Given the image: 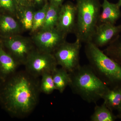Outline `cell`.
Returning <instances> with one entry per match:
<instances>
[{
    "label": "cell",
    "mask_w": 121,
    "mask_h": 121,
    "mask_svg": "<svg viewBox=\"0 0 121 121\" xmlns=\"http://www.w3.org/2000/svg\"><path fill=\"white\" fill-rule=\"evenodd\" d=\"M38 78L25 70L17 72L3 81L0 88V103L3 109L19 118L32 112L39 103L40 93Z\"/></svg>",
    "instance_id": "obj_1"
},
{
    "label": "cell",
    "mask_w": 121,
    "mask_h": 121,
    "mask_svg": "<svg viewBox=\"0 0 121 121\" xmlns=\"http://www.w3.org/2000/svg\"><path fill=\"white\" fill-rule=\"evenodd\" d=\"M69 73L70 82L69 86L72 93L88 103L96 104L109 89L89 65H80Z\"/></svg>",
    "instance_id": "obj_2"
},
{
    "label": "cell",
    "mask_w": 121,
    "mask_h": 121,
    "mask_svg": "<svg viewBox=\"0 0 121 121\" xmlns=\"http://www.w3.org/2000/svg\"><path fill=\"white\" fill-rule=\"evenodd\" d=\"M84 52L89 66L110 88L121 87V65L91 42L85 43Z\"/></svg>",
    "instance_id": "obj_3"
},
{
    "label": "cell",
    "mask_w": 121,
    "mask_h": 121,
    "mask_svg": "<svg viewBox=\"0 0 121 121\" xmlns=\"http://www.w3.org/2000/svg\"><path fill=\"white\" fill-rule=\"evenodd\" d=\"M76 23L74 33L84 43L91 42L98 23L101 4L99 0H76Z\"/></svg>",
    "instance_id": "obj_4"
},
{
    "label": "cell",
    "mask_w": 121,
    "mask_h": 121,
    "mask_svg": "<svg viewBox=\"0 0 121 121\" xmlns=\"http://www.w3.org/2000/svg\"><path fill=\"white\" fill-rule=\"evenodd\" d=\"M25 70L39 78L45 73H52L58 64L54 54L41 51L37 48L31 54L24 65Z\"/></svg>",
    "instance_id": "obj_5"
},
{
    "label": "cell",
    "mask_w": 121,
    "mask_h": 121,
    "mask_svg": "<svg viewBox=\"0 0 121 121\" xmlns=\"http://www.w3.org/2000/svg\"><path fill=\"white\" fill-rule=\"evenodd\" d=\"M82 43L76 39L73 43L66 41L62 44L53 53L58 65L69 73L79 67Z\"/></svg>",
    "instance_id": "obj_6"
},
{
    "label": "cell",
    "mask_w": 121,
    "mask_h": 121,
    "mask_svg": "<svg viewBox=\"0 0 121 121\" xmlns=\"http://www.w3.org/2000/svg\"><path fill=\"white\" fill-rule=\"evenodd\" d=\"M2 44L8 52L21 65H24L31 54L36 49L31 38L20 35L4 38Z\"/></svg>",
    "instance_id": "obj_7"
},
{
    "label": "cell",
    "mask_w": 121,
    "mask_h": 121,
    "mask_svg": "<svg viewBox=\"0 0 121 121\" xmlns=\"http://www.w3.org/2000/svg\"><path fill=\"white\" fill-rule=\"evenodd\" d=\"M32 35L31 39L37 50L52 54L66 41L67 36L56 28L41 29Z\"/></svg>",
    "instance_id": "obj_8"
},
{
    "label": "cell",
    "mask_w": 121,
    "mask_h": 121,
    "mask_svg": "<svg viewBox=\"0 0 121 121\" xmlns=\"http://www.w3.org/2000/svg\"><path fill=\"white\" fill-rule=\"evenodd\" d=\"M76 8L75 4L70 1L60 7L56 29L67 36L74 33L76 23Z\"/></svg>",
    "instance_id": "obj_9"
},
{
    "label": "cell",
    "mask_w": 121,
    "mask_h": 121,
    "mask_svg": "<svg viewBox=\"0 0 121 121\" xmlns=\"http://www.w3.org/2000/svg\"><path fill=\"white\" fill-rule=\"evenodd\" d=\"M121 31V25L115 26L109 23L98 24L91 42L99 48L109 45L118 36Z\"/></svg>",
    "instance_id": "obj_10"
},
{
    "label": "cell",
    "mask_w": 121,
    "mask_h": 121,
    "mask_svg": "<svg viewBox=\"0 0 121 121\" xmlns=\"http://www.w3.org/2000/svg\"><path fill=\"white\" fill-rule=\"evenodd\" d=\"M20 65L0 44V78L1 80L3 82L14 74Z\"/></svg>",
    "instance_id": "obj_11"
},
{
    "label": "cell",
    "mask_w": 121,
    "mask_h": 121,
    "mask_svg": "<svg viewBox=\"0 0 121 121\" xmlns=\"http://www.w3.org/2000/svg\"><path fill=\"white\" fill-rule=\"evenodd\" d=\"M15 17L7 13L0 14V35L4 38L20 35L23 30Z\"/></svg>",
    "instance_id": "obj_12"
},
{
    "label": "cell",
    "mask_w": 121,
    "mask_h": 121,
    "mask_svg": "<svg viewBox=\"0 0 121 121\" xmlns=\"http://www.w3.org/2000/svg\"><path fill=\"white\" fill-rule=\"evenodd\" d=\"M120 8L117 4H113L108 0H103L98 24L106 23L114 25L121 17Z\"/></svg>",
    "instance_id": "obj_13"
},
{
    "label": "cell",
    "mask_w": 121,
    "mask_h": 121,
    "mask_svg": "<svg viewBox=\"0 0 121 121\" xmlns=\"http://www.w3.org/2000/svg\"><path fill=\"white\" fill-rule=\"evenodd\" d=\"M35 11L33 6H23L17 4V17L23 30L31 31Z\"/></svg>",
    "instance_id": "obj_14"
},
{
    "label": "cell",
    "mask_w": 121,
    "mask_h": 121,
    "mask_svg": "<svg viewBox=\"0 0 121 121\" xmlns=\"http://www.w3.org/2000/svg\"><path fill=\"white\" fill-rule=\"evenodd\" d=\"M102 99L103 103L111 111L117 110L121 103V87L109 88Z\"/></svg>",
    "instance_id": "obj_15"
},
{
    "label": "cell",
    "mask_w": 121,
    "mask_h": 121,
    "mask_svg": "<svg viewBox=\"0 0 121 121\" xmlns=\"http://www.w3.org/2000/svg\"><path fill=\"white\" fill-rule=\"evenodd\" d=\"M52 74L56 90L59 91L60 93H62L70 84V74L62 67L56 68Z\"/></svg>",
    "instance_id": "obj_16"
},
{
    "label": "cell",
    "mask_w": 121,
    "mask_h": 121,
    "mask_svg": "<svg viewBox=\"0 0 121 121\" xmlns=\"http://www.w3.org/2000/svg\"><path fill=\"white\" fill-rule=\"evenodd\" d=\"M117 119L116 115L104 103L100 106L96 105L90 117L91 121H114Z\"/></svg>",
    "instance_id": "obj_17"
},
{
    "label": "cell",
    "mask_w": 121,
    "mask_h": 121,
    "mask_svg": "<svg viewBox=\"0 0 121 121\" xmlns=\"http://www.w3.org/2000/svg\"><path fill=\"white\" fill-rule=\"evenodd\" d=\"M103 52L121 65V37L118 35L107 46Z\"/></svg>",
    "instance_id": "obj_18"
},
{
    "label": "cell",
    "mask_w": 121,
    "mask_h": 121,
    "mask_svg": "<svg viewBox=\"0 0 121 121\" xmlns=\"http://www.w3.org/2000/svg\"><path fill=\"white\" fill-rule=\"evenodd\" d=\"M60 8L49 3L43 26L41 30L56 28L58 22Z\"/></svg>",
    "instance_id": "obj_19"
},
{
    "label": "cell",
    "mask_w": 121,
    "mask_h": 121,
    "mask_svg": "<svg viewBox=\"0 0 121 121\" xmlns=\"http://www.w3.org/2000/svg\"><path fill=\"white\" fill-rule=\"evenodd\" d=\"M49 5V3L46 2L41 8L38 11H35L32 28L30 31L32 34L41 30L43 27Z\"/></svg>",
    "instance_id": "obj_20"
},
{
    "label": "cell",
    "mask_w": 121,
    "mask_h": 121,
    "mask_svg": "<svg viewBox=\"0 0 121 121\" xmlns=\"http://www.w3.org/2000/svg\"><path fill=\"white\" fill-rule=\"evenodd\" d=\"M39 82V90L40 93L45 94H51L56 90L52 73H45L41 76Z\"/></svg>",
    "instance_id": "obj_21"
},
{
    "label": "cell",
    "mask_w": 121,
    "mask_h": 121,
    "mask_svg": "<svg viewBox=\"0 0 121 121\" xmlns=\"http://www.w3.org/2000/svg\"><path fill=\"white\" fill-rule=\"evenodd\" d=\"M17 6L15 0H0V11L17 18Z\"/></svg>",
    "instance_id": "obj_22"
},
{
    "label": "cell",
    "mask_w": 121,
    "mask_h": 121,
    "mask_svg": "<svg viewBox=\"0 0 121 121\" xmlns=\"http://www.w3.org/2000/svg\"><path fill=\"white\" fill-rule=\"evenodd\" d=\"M17 4L23 6H33L31 0H15Z\"/></svg>",
    "instance_id": "obj_23"
},
{
    "label": "cell",
    "mask_w": 121,
    "mask_h": 121,
    "mask_svg": "<svg viewBox=\"0 0 121 121\" xmlns=\"http://www.w3.org/2000/svg\"><path fill=\"white\" fill-rule=\"evenodd\" d=\"M49 3L54 5L55 6L60 7L62 5L63 2L64 0H49Z\"/></svg>",
    "instance_id": "obj_24"
},
{
    "label": "cell",
    "mask_w": 121,
    "mask_h": 121,
    "mask_svg": "<svg viewBox=\"0 0 121 121\" xmlns=\"http://www.w3.org/2000/svg\"><path fill=\"white\" fill-rule=\"evenodd\" d=\"M33 4V3L35 4L38 5H40L43 4L45 1V0H31Z\"/></svg>",
    "instance_id": "obj_25"
},
{
    "label": "cell",
    "mask_w": 121,
    "mask_h": 121,
    "mask_svg": "<svg viewBox=\"0 0 121 121\" xmlns=\"http://www.w3.org/2000/svg\"><path fill=\"white\" fill-rule=\"evenodd\" d=\"M117 119H121V112H118L117 115H116Z\"/></svg>",
    "instance_id": "obj_26"
},
{
    "label": "cell",
    "mask_w": 121,
    "mask_h": 121,
    "mask_svg": "<svg viewBox=\"0 0 121 121\" xmlns=\"http://www.w3.org/2000/svg\"><path fill=\"white\" fill-rule=\"evenodd\" d=\"M118 112H121V105H120V106H119V108H118V109L117 110Z\"/></svg>",
    "instance_id": "obj_27"
},
{
    "label": "cell",
    "mask_w": 121,
    "mask_h": 121,
    "mask_svg": "<svg viewBox=\"0 0 121 121\" xmlns=\"http://www.w3.org/2000/svg\"><path fill=\"white\" fill-rule=\"evenodd\" d=\"M117 4L119 7H121V0H119Z\"/></svg>",
    "instance_id": "obj_28"
},
{
    "label": "cell",
    "mask_w": 121,
    "mask_h": 121,
    "mask_svg": "<svg viewBox=\"0 0 121 121\" xmlns=\"http://www.w3.org/2000/svg\"><path fill=\"white\" fill-rule=\"evenodd\" d=\"M1 80V79L0 78V80Z\"/></svg>",
    "instance_id": "obj_29"
}]
</instances>
